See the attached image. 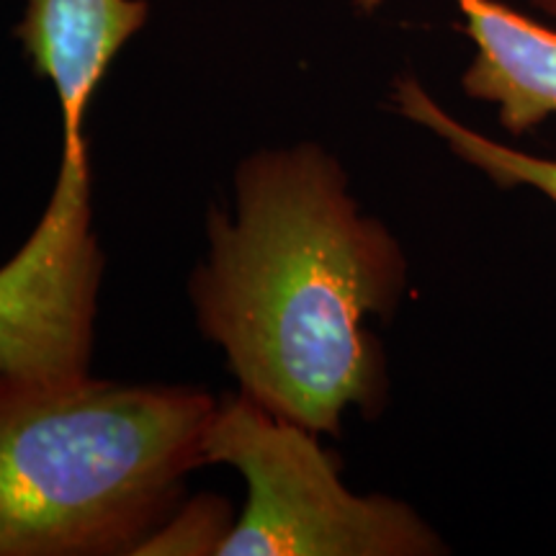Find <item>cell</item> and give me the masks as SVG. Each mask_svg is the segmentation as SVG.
<instances>
[{
	"label": "cell",
	"instance_id": "52a82bcc",
	"mask_svg": "<svg viewBox=\"0 0 556 556\" xmlns=\"http://www.w3.org/2000/svg\"><path fill=\"white\" fill-rule=\"evenodd\" d=\"M229 500L199 495L184 500L176 513L139 546L137 556H222L235 528Z\"/></svg>",
	"mask_w": 556,
	"mask_h": 556
},
{
	"label": "cell",
	"instance_id": "277c9868",
	"mask_svg": "<svg viewBox=\"0 0 556 556\" xmlns=\"http://www.w3.org/2000/svg\"><path fill=\"white\" fill-rule=\"evenodd\" d=\"M103 62L62 58L41 67L58 93L62 160L31 238L0 266V389L90 377L103 253L93 232L86 114L106 78Z\"/></svg>",
	"mask_w": 556,
	"mask_h": 556
},
{
	"label": "cell",
	"instance_id": "ba28073f",
	"mask_svg": "<svg viewBox=\"0 0 556 556\" xmlns=\"http://www.w3.org/2000/svg\"><path fill=\"white\" fill-rule=\"evenodd\" d=\"M531 3H533V5H536V9H541V11H544V13H546V16H548V18H552V21H554V24H556V0H531Z\"/></svg>",
	"mask_w": 556,
	"mask_h": 556
},
{
	"label": "cell",
	"instance_id": "3957f363",
	"mask_svg": "<svg viewBox=\"0 0 556 556\" xmlns=\"http://www.w3.org/2000/svg\"><path fill=\"white\" fill-rule=\"evenodd\" d=\"M317 433L245 394L217 400L204 438L206 467L225 464L248 484L222 556H438L446 541L415 507L358 495Z\"/></svg>",
	"mask_w": 556,
	"mask_h": 556
},
{
	"label": "cell",
	"instance_id": "9c48e42d",
	"mask_svg": "<svg viewBox=\"0 0 556 556\" xmlns=\"http://www.w3.org/2000/svg\"><path fill=\"white\" fill-rule=\"evenodd\" d=\"M387 0H356V9L361 13H374L379 9V5H384Z\"/></svg>",
	"mask_w": 556,
	"mask_h": 556
},
{
	"label": "cell",
	"instance_id": "6da1fadb",
	"mask_svg": "<svg viewBox=\"0 0 556 556\" xmlns=\"http://www.w3.org/2000/svg\"><path fill=\"white\" fill-rule=\"evenodd\" d=\"M206 242L189 281L193 317L240 392L317 435L343 433L348 409L379 417L389 368L366 323L397 312L409 263L340 160L317 142L250 152L232 208L208 212Z\"/></svg>",
	"mask_w": 556,
	"mask_h": 556
},
{
	"label": "cell",
	"instance_id": "8992f818",
	"mask_svg": "<svg viewBox=\"0 0 556 556\" xmlns=\"http://www.w3.org/2000/svg\"><path fill=\"white\" fill-rule=\"evenodd\" d=\"M392 101L400 116L435 135L462 163L471 165L500 189H533L556 204V160L531 155L471 129L448 114L415 75L397 78Z\"/></svg>",
	"mask_w": 556,
	"mask_h": 556
},
{
	"label": "cell",
	"instance_id": "7a4b0ae2",
	"mask_svg": "<svg viewBox=\"0 0 556 556\" xmlns=\"http://www.w3.org/2000/svg\"><path fill=\"white\" fill-rule=\"evenodd\" d=\"M217 400L96 379L0 389V556H137L206 467Z\"/></svg>",
	"mask_w": 556,
	"mask_h": 556
},
{
	"label": "cell",
	"instance_id": "5b68a950",
	"mask_svg": "<svg viewBox=\"0 0 556 556\" xmlns=\"http://www.w3.org/2000/svg\"><path fill=\"white\" fill-rule=\"evenodd\" d=\"M475 58L462 75L469 99L497 109L507 135L556 116V29L513 11L503 0H454Z\"/></svg>",
	"mask_w": 556,
	"mask_h": 556
}]
</instances>
